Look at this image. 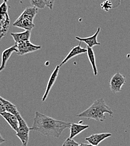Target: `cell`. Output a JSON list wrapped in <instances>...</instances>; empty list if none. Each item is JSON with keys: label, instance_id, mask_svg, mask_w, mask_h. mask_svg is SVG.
Here are the masks:
<instances>
[{"label": "cell", "instance_id": "3", "mask_svg": "<svg viewBox=\"0 0 130 146\" xmlns=\"http://www.w3.org/2000/svg\"><path fill=\"white\" fill-rule=\"evenodd\" d=\"M19 128L16 132V136L20 139L22 145H28L29 139V131L30 128L28 127L25 121L21 119L19 120Z\"/></svg>", "mask_w": 130, "mask_h": 146}, {"label": "cell", "instance_id": "28", "mask_svg": "<svg viewBox=\"0 0 130 146\" xmlns=\"http://www.w3.org/2000/svg\"><path fill=\"white\" fill-rule=\"evenodd\" d=\"M0 72H1V71H0Z\"/></svg>", "mask_w": 130, "mask_h": 146}, {"label": "cell", "instance_id": "14", "mask_svg": "<svg viewBox=\"0 0 130 146\" xmlns=\"http://www.w3.org/2000/svg\"><path fill=\"white\" fill-rule=\"evenodd\" d=\"M11 36H13L15 44H18L22 42L30 41L31 31H25L20 33H11Z\"/></svg>", "mask_w": 130, "mask_h": 146}, {"label": "cell", "instance_id": "8", "mask_svg": "<svg viewBox=\"0 0 130 146\" xmlns=\"http://www.w3.org/2000/svg\"><path fill=\"white\" fill-rule=\"evenodd\" d=\"M81 43H80L79 45L76 46L74 47L69 54L66 56V57L64 58V60L61 62V63L59 65V66L61 67L65 64H66L68 61H69L71 58L74 57L77 55H81L82 54L87 53V48H83L81 47Z\"/></svg>", "mask_w": 130, "mask_h": 146}, {"label": "cell", "instance_id": "23", "mask_svg": "<svg viewBox=\"0 0 130 146\" xmlns=\"http://www.w3.org/2000/svg\"><path fill=\"white\" fill-rule=\"evenodd\" d=\"M6 111V110L5 108V106L3 104V103L1 101H0V115L1 113H2V112H4Z\"/></svg>", "mask_w": 130, "mask_h": 146}, {"label": "cell", "instance_id": "10", "mask_svg": "<svg viewBox=\"0 0 130 146\" xmlns=\"http://www.w3.org/2000/svg\"><path fill=\"white\" fill-rule=\"evenodd\" d=\"M18 52V49H17V45L15 44V45L12 46L11 47L6 49L4 50L2 54V61H1V65L0 66V71L1 72L3 70L6 66V63L12 54L14 52Z\"/></svg>", "mask_w": 130, "mask_h": 146}, {"label": "cell", "instance_id": "15", "mask_svg": "<svg viewBox=\"0 0 130 146\" xmlns=\"http://www.w3.org/2000/svg\"><path fill=\"white\" fill-rule=\"evenodd\" d=\"M89 125H82L76 123H71L70 127V134L69 138L73 139L75 136L77 135L84 130L89 128Z\"/></svg>", "mask_w": 130, "mask_h": 146}, {"label": "cell", "instance_id": "13", "mask_svg": "<svg viewBox=\"0 0 130 146\" xmlns=\"http://www.w3.org/2000/svg\"><path fill=\"white\" fill-rule=\"evenodd\" d=\"M13 25L14 27L24 29L25 31H32V29L35 27L33 21L19 17L13 23Z\"/></svg>", "mask_w": 130, "mask_h": 146}, {"label": "cell", "instance_id": "16", "mask_svg": "<svg viewBox=\"0 0 130 146\" xmlns=\"http://www.w3.org/2000/svg\"><path fill=\"white\" fill-rule=\"evenodd\" d=\"M38 9L36 7H28L25 9L22 13L20 15L19 18L25 19L30 21H33L36 14H37Z\"/></svg>", "mask_w": 130, "mask_h": 146}, {"label": "cell", "instance_id": "19", "mask_svg": "<svg viewBox=\"0 0 130 146\" xmlns=\"http://www.w3.org/2000/svg\"><path fill=\"white\" fill-rule=\"evenodd\" d=\"M62 146H80V144L77 143L73 139L68 138L66 139Z\"/></svg>", "mask_w": 130, "mask_h": 146}, {"label": "cell", "instance_id": "7", "mask_svg": "<svg viewBox=\"0 0 130 146\" xmlns=\"http://www.w3.org/2000/svg\"><path fill=\"white\" fill-rule=\"evenodd\" d=\"M112 134L109 133H102L99 134H94L86 137L85 140L93 146H97L100 142L106 139L111 137Z\"/></svg>", "mask_w": 130, "mask_h": 146}, {"label": "cell", "instance_id": "9", "mask_svg": "<svg viewBox=\"0 0 130 146\" xmlns=\"http://www.w3.org/2000/svg\"><path fill=\"white\" fill-rule=\"evenodd\" d=\"M100 28L98 27L96 32L92 36L86 37V38H81L79 36H76L75 37V38L76 39L79 40L80 42H83L87 44L88 47L93 48L94 46L100 45V43L97 41V36L100 32Z\"/></svg>", "mask_w": 130, "mask_h": 146}, {"label": "cell", "instance_id": "25", "mask_svg": "<svg viewBox=\"0 0 130 146\" xmlns=\"http://www.w3.org/2000/svg\"><path fill=\"white\" fill-rule=\"evenodd\" d=\"M80 146H95L91 144H86V143H81Z\"/></svg>", "mask_w": 130, "mask_h": 146}, {"label": "cell", "instance_id": "5", "mask_svg": "<svg viewBox=\"0 0 130 146\" xmlns=\"http://www.w3.org/2000/svg\"><path fill=\"white\" fill-rule=\"evenodd\" d=\"M16 44L17 45V54L18 55H26L35 52L41 48L40 46L35 45L32 43L30 41H26Z\"/></svg>", "mask_w": 130, "mask_h": 146}, {"label": "cell", "instance_id": "1", "mask_svg": "<svg viewBox=\"0 0 130 146\" xmlns=\"http://www.w3.org/2000/svg\"><path fill=\"white\" fill-rule=\"evenodd\" d=\"M71 125V123L58 120L36 111L33 126L30 129L48 137L58 138L64 130L70 128Z\"/></svg>", "mask_w": 130, "mask_h": 146}, {"label": "cell", "instance_id": "11", "mask_svg": "<svg viewBox=\"0 0 130 146\" xmlns=\"http://www.w3.org/2000/svg\"><path fill=\"white\" fill-rule=\"evenodd\" d=\"M1 115L5 119L14 130L15 131H17L19 128V121L18 117L15 115L6 111L1 113Z\"/></svg>", "mask_w": 130, "mask_h": 146}, {"label": "cell", "instance_id": "20", "mask_svg": "<svg viewBox=\"0 0 130 146\" xmlns=\"http://www.w3.org/2000/svg\"><path fill=\"white\" fill-rule=\"evenodd\" d=\"M112 6V5L111 2L110 1H108V0L103 2L101 4L102 9L106 11H109L111 9Z\"/></svg>", "mask_w": 130, "mask_h": 146}, {"label": "cell", "instance_id": "27", "mask_svg": "<svg viewBox=\"0 0 130 146\" xmlns=\"http://www.w3.org/2000/svg\"><path fill=\"white\" fill-rule=\"evenodd\" d=\"M22 146H28V145H22Z\"/></svg>", "mask_w": 130, "mask_h": 146}, {"label": "cell", "instance_id": "21", "mask_svg": "<svg viewBox=\"0 0 130 146\" xmlns=\"http://www.w3.org/2000/svg\"><path fill=\"white\" fill-rule=\"evenodd\" d=\"M7 10H8L7 5L6 2H3V3L0 6V14H6Z\"/></svg>", "mask_w": 130, "mask_h": 146}, {"label": "cell", "instance_id": "24", "mask_svg": "<svg viewBox=\"0 0 130 146\" xmlns=\"http://www.w3.org/2000/svg\"><path fill=\"white\" fill-rule=\"evenodd\" d=\"M5 142V139H3V138L2 137V136L0 135V145L2 144V143Z\"/></svg>", "mask_w": 130, "mask_h": 146}, {"label": "cell", "instance_id": "17", "mask_svg": "<svg viewBox=\"0 0 130 146\" xmlns=\"http://www.w3.org/2000/svg\"><path fill=\"white\" fill-rule=\"evenodd\" d=\"M87 55L89 58V60L93 68V73L95 76H96L98 74V70L96 65V60H95V54L93 51V48L87 46Z\"/></svg>", "mask_w": 130, "mask_h": 146}, {"label": "cell", "instance_id": "6", "mask_svg": "<svg viewBox=\"0 0 130 146\" xmlns=\"http://www.w3.org/2000/svg\"><path fill=\"white\" fill-rule=\"evenodd\" d=\"M59 69H60V66L59 65H57L56 67V68L55 69V70H53V72L51 74L49 79L48 80V83H47V86L46 87V90L45 93L43 96L42 98V102H44L46 101V100L47 99L49 92L51 91V90L52 89L53 86L55 84V82H56L59 71Z\"/></svg>", "mask_w": 130, "mask_h": 146}, {"label": "cell", "instance_id": "2", "mask_svg": "<svg viewBox=\"0 0 130 146\" xmlns=\"http://www.w3.org/2000/svg\"><path fill=\"white\" fill-rule=\"evenodd\" d=\"M105 113H108L111 116H112L113 114L111 108L106 104L104 99L100 98L95 101L89 108L76 115V117L91 119L98 121L103 122L106 119Z\"/></svg>", "mask_w": 130, "mask_h": 146}, {"label": "cell", "instance_id": "18", "mask_svg": "<svg viewBox=\"0 0 130 146\" xmlns=\"http://www.w3.org/2000/svg\"><path fill=\"white\" fill-rule=\"evenodd\" d=\"M30 4L37 9H44L47 6V0H30Z\"/></svg>", "mask_w": 130, "mask_h": 146}, {"label": "cell", "instance_id": "12", "mask_svg": "<svg viewBox=\"0 0 130 146\" xmlns=\"http://www.w3.org/2000/svg\"><path fill=\"white\" fill-rule=\"evenodd\" d=\"M0 101H1L3 103L6 112L15 115L18 117L19 120L22 119V117L20 115L18 110L17 109L16 106L15 105L10 102L9 101L3 98L1 96H0Z\"/></svg>", "mask_w": 130, "mask_h": 146}, {"label": "cell", "instance_id": "26", "mask_svg": "<svg viewBox=\"0 0 130 146\" xmlns=\"http://www.w3.org/2000/svg\"><path fill=\"white\" fill-rule=\"evenodd\" d=\"M3 1L4 2H6H6H7V1H8L9 0H3Z\"/></svg>", "mask_w": 130, "mask_h": 146}, {"label": "cell", "instance_id": "4", "mask_svg": "<svg viewBox=\"0 0 130 146\" xmlns=\"http://www.w3.org/2000/svg\"><path fill=\"white\" fill-rule=\"evenodd\" d=\"M126 82V78L121 73L117 72L112 77L110 83L111 91L113 93H117L122 91L123 85Z\"/></svg>", "mask_w": 130, "mask_h": 146}, {"label": "cell", "instance_id": "22", "mask_svg": "<svg viewBox=\"0 0 130 146\" xmlns=\"http://www.w3.org/2000/svg\"><path fill=\"white\" fill-rule=\"evenodd\" d=\"M55 2V0H47V7H48L50 10H52Z\"/></svg>", "mask_w": 130, "mask_h": 146}]
</instances>
